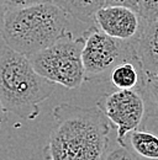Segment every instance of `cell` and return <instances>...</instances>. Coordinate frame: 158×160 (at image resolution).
Returning <instances> with one entry per match:
<instances>
[{"label": "cell", "mask_w": 158, "mask_h": 160, "mask_svg": "<svg viewBox=\"0 0 158 160\" xmlns=\"http://www.w3.org/2000/svg\"><path fill=\"white\" fill-rule=\"evenodd\" d=\"M55 127L45 148L46 160H103L110 122L97 106L59 103L52 111Z\"/></svg>", "instance_id": "1"}, {"label": "cell", "mask_w": 158, "mask_h": 160, "mask_svg": "<svg viewBox=\"0 0 158 160\" xmlns=\"http://www.w3.org/2000/svg\"><path fill=\"white\" fill-rule=\"evenodd\" d=\"M67 12L51 0L4 11L1 36L5 44L29 57L51 46L67 30Z\"/></svg>", "instance_id": "2"}, {"label": "cell", "mask_w": 158, "mask_h": 160, "mask_svg": "<svg viewBox=\"0 0 158 160\" xmlns=\"http://www.w3.org/2000/svg\"><path fill=\"white\" fill-rule=\"evenodd\" d=\"M55 91V84L42 78L26 56L8 46L0 49V102L6 112L35 120L39 105Z\"/></svg>", "instance_id": "3"}, {"label": "cell", "mask_w": 158, "mask_h": 160, "mask_svg": "<svg viewBox=\"0 0 158 160\" xmlns=\"http://www.w3.org/2000/svg\"><path fill=\"white\" fill-rule=\"evenodd\" d=\"M82 48L83 37H74L66 30L51 46L27 58L42 78L67 89H78L84 82Z\"/></svg>", "instance_id": "4"}, {"label": "cell", "mask_w": 158, "mask_h": 160, "mask_svg": "<svg viewBox=\"0 0 158 160\" xmlns=\"http://www.w3.org/2000/svg\"><path fill=\"white\" fill-rule=\"evenodd\" d=\"M82 62L84 81H105L118 63L137 58V42L116 40L94 25L83 33Z\"/></svg>", "instance_id": "5"}, {"label": "cell", "mask_w": 158, "mask_h": 160, "mask_svg": "<svg viewBox=\"0 0 158 160\" xmlns=\"http://www.w3.org/2000/svg\"><path fill=\"white\" fill-rule=\"evenodd\" d=\"M97 107L116 128L118 143L131 131L137 129L146 117V102L135 90H115L104 94L97 102Z\"/></svg>", "instance_id": "6"}, {"label": "cell", "mask_w": 158, "mask_h": 160, "mask_svg": "<svg viewBox=\"0 0 158 160\" xmlns=\"http://www.w3.org/2000/svg\"><path fill=\"white\" fill-rule=\"evenodd\" d=\"M93 25L116 40L137 42L143 27V19L130 8L111 5L101 6L95 11Z\"/></svg>", "instance_id": "7"}, {"label": "cell", "mask_w": 158, "mask_h": 160, "mask_svg": "<svg viewBox=\"0 0 158 160\" xmlns=\"http://www.w3.org/2000/svg\"><path fill=\"white\" fill-rule=\"evenodd\" d=\"M108 80L116 90H135L141 94L145 86L146 74L140 57L118 63L110 72Z\"/></svg>", "instance_id": "8"}, {"label": "cell", "mask_w": 158, "mask_h": 160, "mask_svg": "<svg viewBox=\"0 0 158 160\" xmlns=\"http://www.w3.org/2000/svg\"><path fill=\"white\" fill-rule=\"evenodd\" d=\"M137 53L145 74L153 77L158 72V21H143L137 40Z\"/></svg>", "instance_id": "9"}, {"label": "cell", "mask_w": 158, "mask_h": 160, "mask_svg": "<svg viewBox=\"0 0 158 160\" xmlns=\"http://www.w3.org/2000/svg\"><path fill=\"white\" fill-rule=\"evenodd\" d=\"M121 147L126 148L136 160H158V136L143 129L126 134Z\"/></svg>", "instance_id": "10"}, {"label": "cell", "mask_w": 158, "mask_h": 160, "mask_svg": "<svg viewBox=\"0 0 158 160\" xmlns=\"http://www.w3.org/2000/svg\"><path fill=\"white\" fill-rule=\"evenodd\" d=\"M72 18L92 23L95 11L104 5V0H51Z\"/></svg>", "instance_id": "11"}, {"label": "cell", "mask_w": 158, "mask_h": 160, "mask_svg": "<svg viewBox=\"0 0 158 160\" xmlns=\"http://www.w3.org/2000/svg\"><path fill=\"white\" fill-rule=\"evenodd\" d=\"M141 95L146 102V116L158 121V80L146 75Z\"/></svg>", "instance_id": "12"}, {"label": "cell", "mask_w": 158, "mask_h": 160, "mask_svg": "<svg viewBox=\"0 0 158 160\" xmlns=\"http://www.w3.org/2000/svg\"><path fill=\"white\" fill-rule=\"evenodd\" d=\"M138 14L143 21H158V0H140Z\"/></svg>", "instance_id": "13"}, {"label": "cell", "mask_w": 158, "mask_h": 160, "mask_svg": "<svg viewBox=\"0 0 158 160\" xmlns=\"http://www.w3.org/2000/svg\"><path fill=\"white\" fill-rule=\"evenodd\" d=\"M46 0H0V6L4 11L6 10H14V9H21L26 6H31L35 4L43 2Z\"/></svg>", "instance_id": "14"}, {"label": "cell", "mask_w": 158, "mask_h": 160, "mask_svg": "<svg viewBox=\"0 0 158 160\" xmlns=\"http://www.w3.org/2000/svg\"><path fill=\"white\" fill-rule=\"evenodd\" d=\"M103 160H136L132 154L124 147L120 145V148L114 149L113 152H110L106 157H104Z\"/></svg>", "instance_id": "15"}, {"label": "cell", "mask_w": 158, "mask_h": 160, "mask_svg": "<svg viewBox=\"0 0 158 160\" xmlns=\"http://www.w3.org/2000/svg\"><path fill=\"white\" fill-rule=\"evenodd\" d=\"M138 1L140 0H104L103 6H111V5L126 6L138 12Z\"/></svg>", "instance_id": "16"}, {"label": "cell", "mask_w": 158, "mask_h": 160, "mask_svg": "<svg viewBox=\"0 0 158 160\" xmlns=\"http://www.w3.org/2000/svg\"><path fill=\"white\" fill-rule=\"evenodd\" d=\"M5 121H6V111H5V108L3 107V105L0 102V124Z\"/></svg>", "instance_id": "17"}, {"label": "cell", "mask_w": 158, "mask_h": 160, "mask_svg": "<svg viewBox=\"0 0 158 160\" xmlns=\"http://www.w3.org/2000/svg\"><path fill=\"white\" fill-rule=\"evenodd\" d=\"M3 18H4V10L0 6V33H1V26H3Z\"/></svg>", "instance_id": "18"}, {"label": "cell", "mask_w": 158, "mask_h": 160, "mask_svg": "<svg viewBox=\"0 0 158 160\" xmlns=\"http://www.w3.org/2000/svg\"><path fill=\"white\" fill-rule=\"evenodd\" d=\"M153 78H155L156 80H158V72L156 73V74H155V75H153Z\"/></svg>", "instance_id": "19"}]
</instances>
